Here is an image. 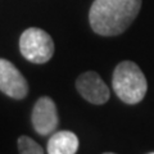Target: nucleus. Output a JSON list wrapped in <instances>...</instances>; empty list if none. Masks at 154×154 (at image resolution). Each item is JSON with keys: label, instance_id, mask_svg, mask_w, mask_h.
Returning a JSON list of instances; mask_svg holds the SVG:
<instances>
[{"label": "nucleus", "instance_id": "1", "mask_svg": "<svg viewBox=\"0 0 154 154\" xmlns=\"http://www.w3.org/2000/svg\"><path fill=\"white\" fill-rule=\"evenodd\" d=\"M141 9V0H94L89 12L90 26L100 36L121 35Z\"/></svg>", "mask_w": 154, "mask_h": 154}, {"label": "nucleus", "instance_id": "7", "mask_svg": "<svg viewBox=\"0 0 154 154\" xmlns=\"http://www.w3.org/2000/svg\"><path fill=\"white\" fill-rule=\"evenodd\" d=\"M79 136L72 131H58L48 141V154H76L79 150Z\"/></svg>", "mask_w": 154, "mask_h": 154}, {"label": "nucleus", "instance_id": "5", "mask_svg": "<svg viewBox=\"0 0 154 154\" xmlns=\"http://www.w3.org/2000/svg\"><path fill=\"white\" fill-rule=\"evenodd\" d=\"M31 122L33 130L41 136H46L54 132L58 127L59 117L57 112V105L49 96H41L33 105Z\"/></svg>", "mask_w": 154, "mask_h": 154}, {"label": "nucleus", "instance_id": "3", "mask_svg": "<svg viewBox=\"0 0 154 154\" xmlns=\"http://www.w3.org/2000/svg\"><path fill=\"white\" fill-rule=\"evenodd\" d=\"M19 50L28 62L44 64L54 54V41L46 31L37 27H30L19 37Z\"/></svg>", "mask_w": 154, "mask_h": 154}, {"label": "nucleus", "instance_id": "2", "mask_svg": "<svg viewBox=\"0 0 154 154\" xmlns=\"http://www.w3.org/2000/svg\"><path fill=\"white\" fill-rule=\"evenodd\" d=\"M112 86L123 103L134 105L144 99L148 90L145 75L135 62L123 60L113 71Z\"/></svg>", "mask_w": 154, "mask_h": 154}, {"label": "nucleus", "instance_id": "8", "mask_svg": "<svg viewBox=\"0 0 154 154\" xmlns=\"http://www.w3.org/2000/svg\"><path fill=\"white\" fill-rule=\"evenodd\" d=\"M18 152L19 154H45L42 146H40V144H37L33 139L26 135L18 137Z\"/></svg>", "mask_w": 154, "mask_h": 154}, {"label": "nucleus", "instance_id": "4", "mask_svg": "<svg viewBox=\"0 0 154 154\" xmlns=\"http://www.w3.org/2000/svg\"><path fill=\"white\" fill-rule=\"evenodd\" d=\"M0 91L16 100L25 99L28 94V84L12 62L0 58Z\"/></svg>", "mask_w": 154, "mask_h": 154}, {"label": "nucleus", "instance_id": "6", "mask_svg": "<svg viewBox=\"0 0 154 154\" xmlns=\"http://www.w3.org/2000/svg\"><path fill=\"white\" fill-rule=\"evenodd\" d=\"M76 89L85 100L95 105H102L109 100V88L96 72L89 71L76 80Z\"/></svg>", "mask_w": 154, "mask_h": 154}, {"label": "nucleus", "instance_id": "9", "mask_svg": "<svg viewBox=\"0 0 154 154\" xmlns=\"http://www.w3.org/2000/svg\"><path fill=\"white\" fill-rule=\"evenodd\" d=\"M103 154H116V153H109V152H108V153H103Z\"/></svg>", "mask_w": 154, "mask_h": 154}]
</instances>
